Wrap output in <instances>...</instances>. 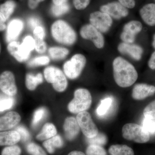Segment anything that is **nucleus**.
I'll return each mask as SVG.
<instances>
[{
	"label": "nucleus",
	"instance_id": "2eb2a0df",
	"mask_svg": "<svg viewBox=\"0 0 155 155\" xmlns=\"http://www.w3.org/2000/svg\"><path fill=\"white\" fill-rule=\"evenodd\" d=\"M24 28V23L21 19H15L10 21L6 28V39L8 43L16 41Z\"/></svg>",
	"mask_w": 155,
	"mask_h": 155
},
{
	"label": "nucleus",
	"instance_id": "c85d7f7f",
	"mask_svg": "<svg viewBox=\"0 0 155 155\" xmlns=\"http://www.w3.org/2000/svg\"><path fill=\"white\" fill-rule=\"evenodd\" d=\"M113 99L111 97L106 98L101 101V104L97 109V114L99 116L105 115L112 105Z\"/></svg>",
	"mask_w": 155,
	"mask_h": 155
},
{
	"label": "nucleus",
	"instance_id": "412c9836",
	"mask_svg": "<svg viewBox=\"0 0 155 155\" xmlns=\"http://www.w3.org/2000/svg\"><path fill=\"white\" fill-rule=\"evenodd\" d=\"M44 76L40 72L36 75L31 73H27L25 75V85L28 90L33 91L38 86L43 83Z\"/></svg>",
	"mask_w": 155,
	"mask_h": 155
},
{
	"label": "nucleus",
	"instance_id": "f3484780",
	"mask_svg": "<svg viewBox=\"0 0 155 155\" xmlns=\"http://www.w3.org/2000/svg\"><path fill=\"white\" fill-rule=\"evenodd\" d=\"M63 128L65 137L69 140L75 139L80 130L77 120L74 117H68L65 119Z\"/></svg>",
	"mask_w": 155,
	"mask_h": 155
},
{
	"label": "nucleus",
	"instance_id": "4468645a",
	"mask_svg": "<svg viewBox=\"0 0 155 155\" xmlns=\"http://www.w3.org/2000/svg\"><path fill=\"white\" fill-rule=\"evenodd\" d=\"M21 117L16 111H10L0 117V131L11 130L19 124Z\"/></svg>",
	"mask_w": 155,
	"mask_h": 155
},
{
	"label": "nucleus",
	"instance_id": "f257e3e1",
	"mask_svg": "<svg viewBox=\"0 0 155 155\" xmlns=\"http://www.w3.org/2000/svg\"><path fill=\"white\" fill-rule=\"evenodd\" d=\"M115 82L120 87H129L133 85L138 78L135 68L128 61L121 57L114 59L113 63Z\"/></svg>",
	"mask_w": 155,
	"mask_h": 155
},
{
	"label": "nucleus",
	"instance_id": "e433bc0d",
	"mask_svg": "<svg viewBox=\"0 0 155 155\" xmlns=\"http://www.w3.org/2000/svg\"><path fill=\"white\" fill-rule=\"evenodd\" d=\"M143 115L145 118L155 119V100L149 104L144 108Z\"/></svg>",
	"mask_w": 155,
	"mask_h": 155
},
{
	"label": "nucleus",
	"instance_id": "f03ea898",
	"mask_svg": "<svg viewBox=\"0 0 155 155\" xmlns=\"http://www.w3.org/2000/svg\"><path fill=\"white\" fill-rule=\"evenodd\" d=\"M51 36L60 44L72 45L77 40V34L68 22L63 19H58L52 23L50 27Z\"/></svg>",
	"mask_w": 155,
	"mask_h": 155
},
{
	"label": "nucleus",
	"instance_id": "7ed1b4c3",
	"mask_svg": "<svg viewBox=\"0 0 155 155\" xmlns=\"http://www.w3.org/2000/svg\"><path fill=\"white\" fill-rule=\"evenodd\" d=\"M43 76L46 81L51 84L56 91L62 93L67 89L68 85L67 76L58 67L48 66L44 70Z\"/></svg>",
	"mask_w": 155,
	"mask_h": 155
},
{
	"label": "nucleus",
	"instance_id": "6e6552de",
	"mask_svg": "<svg viewBox=\"0 0 155 155\" xmlns=\"http://www.w3.org/2000/svg\"><path fill=\"white\" fill-rule=\"evenodd\" d=\"M0 90L7 96L14 97L18 92L16 78L10 70L3 71L0 74Z\"/></svg>",
	"mask_w": 155,
	"mask_h": 155
},
{
	"label": "nucleus",
	"instance_id": "20e7f679",
	"mask_svg": "<svg viewBox=\"0 0 155 155\" xmlns=\"http://www.w3.org/2000/svg\"><path fill=\"white\" fill-rule=\"evenodd\" d=\"M92 97L90 92L85 88H78L74 93V98L68 104V110L72 114H78L86 111L90 107Z\"/></svg>",
	"mask_w": 155,
	"mask_h": 155
},
{
	"label": "nucleus",
	"instance_id": "c9c22d12",
	"mask_svg": "<svg viewBox=\"0 0 155 155\" xmlns=\"http://www.w3.org/2000/svg\"><path fill=\"white\" fill-rule=\"evenodd\" d=\"M21 148L14 145L5 147L2 150L1 155H21Z\"/></svg>",
	"mask_w": 155,
	"mask_h": 155
},
{
	"label": "nucleus",
	"instance_id": "7c9ffc66",
	"mask_svg": "<svg viewBox=\"0 0 155 155\" xmlns=\"http://www.w3.org/2000/svg\"><path fill=\"white\" fill-rule=\"evenodd\" d=\"M21 46L28 53H31L35 50V41L33 37L28 35L25 36L22 39Z\"/></svg>",
	"mask_w": 155,
	"mask_h": 155
},
{
	"label": "nucleus",
	"instance_id": "b1692460",
	"mask_svg": "<svg viewBox=\"0 0 155 155\" xmlns=\"http://www.w3.org/2000/svg\"><path fill=\"white\" fill-rule=\"evenodd\" d=\"M43 144L48 152L52 154L54 152L56 148L63 147L64 141L61 136L57 134L52 138L45 140Z\"/></svg>",
	"mask_w": 155,
	"mask_h": 155
},
{
	"label": "nucleus",
	"instance_id": "8fccbe9b",
	"mask_svg": "<svg viewBox=\"0 0 155 155\" xmlns=\"http://www.w3.org/2000/svg\"><path fill=\"white\" fill-rule=\"evenodd\" d=\"M7 27V25L5 23L0 22V32L5 31V30H6Z\"/></svg>",
	"mask_w": 155,
	"mask_h": 155
},
{
	"label": "nucleus",
	"instance_id": "473e14b6",
	"mask_svg": "<svg viewBox=\"0 0 155 155\" xmlns=\"http://www.w3.org/2000/svg\"><path fill=\"white\" fill-rule=\"evenodd\" d=\"M86 155H107L106 150L101 146L90 144L87 148Z\"/></svg>",
	"mask_w": 155,
	"mask_h": 155
},
{
	"label": "nucleus",
	"instance_id": "39448f33",
	"mask_svg": "<svg viewBox=\"0 0 155 155\" xmlns=\"http://www.w3.org/2000/svg\"><path fill=\"white\" fill-rule=\"evenodd\" d=\"M86 58L84 55L75 54L70 60L64 63L63 72L68 78L74 80L80 76L86 66Z\"/></svg>",
	"mask_w": 155,
	"mask_h": 155
},
{
	"label": "nucleus",
	"instance_id": "bb28decb",
	"mask_svg": "<svg viewBox=\"0 0 155 155\" xmlns=\"http://www.w3.org/2000/svg\"><path fill=\"white\" fill-rule=\"evenodd\" d=\"M51 61L50 57L48 56H37L28 61L27 65L28 67H42L48 65Z\"/></svg>",
	"mask_w": 155,
	"mask_h": 155
},
{
	"label": "nucleus",
	"instance_id": "9b49d317",
	"mask_svg": "<svg viewBox=\"0 0 155 155\" xmlns=\"http://www.w3.org/2000/svg\"><path fill=\"white\" fill-rule=\"evenodd\" d=\"M142 28V25L139 21H130L124 25L120 38L123 42L133 43L137 35L141 31Z\"/></svg>",
	"mask_w": 155,
	"mask_h": 155
},
{
	"label": "nucleus",
	"instance_id": "dca6fc26",
	"mask_svg": "<svg viewBox=\"0 0 155 155\" xmlns=\"http://www.w3.org/2000/svg\"><path fill=\"white\" fill-rule=\"evenodd\" d=\"M118 50L121 54H127L136 61L141 59L143 51L142 48L138 45L125 42L119 45Z\"/></svg>",
	"mask_w": 155,
	"mask_h": 155
},
{
	"label": "nucleus",
	"instance_id": "ea45409f",
	"mask_svg": "<svg viewBox=\"0 0 155 155\" xmlns=\"http://www.w3.org/2000/svg\"><path fill=\"white\" fill-rule=\"evenodd\" d=\"M45 30L43 25H38L33 29V37L35 39L45 40Z\"/></svg>",
	"mask_w": 155,
	"mask_h": 155
},
{
	"label": "nucleus",
	"instance_id": "79ce46f5",
	"mask_svg": "<svg viewBox=\"0 0 155 155\" xmlns=\"http://www.w3.org/2000/svg\"><path fill=\"white\" fill-rule=\"evenodd\" d=\"M90 0H73V5L78 10H84L89 5Z\"/></svg>",
	"mask_w": 155,
	"mask_h": 155
},
{
	"label": "nucleus",
	"instance_id": "393cba45",
	"mask_svg": "<svg viewBox=\"0 0 155 155\" xmlns=\"http://www.w3.org/2000/svg\"><path fill=\"white\" fill-rule=\"evenodd\" d=\"M109 152L111 155H134L133 150L126 145H113L109 148Z\"/></svg>",
	"mask_w": 155,
	"mask_h": 155
},
{
	"label": "nucleus",
	"instance_id": "1a4fd4ad",
	"mask_svg": "<svg viewBox=\"0 0 155 155\" xmlns=\"http://www.w3.org/2000/svg\"><path fill=\"white\" fill-rule=\"evenodd\" d=\"M90 24L100 32L105 33L109 30L113 24L110 16L102 11H95L90 15Z\"/></svg>",
	"mask_w": 155,
	"mask_h": 155
},
{
	"label": "nucleus",
	"instance_id": "4be33fe9",
	"mask_svg": "<svg viewBox=\"0 0 155 155\" xmlns=\"http://www.w3.org/2000/svg\"><path fill=\"white\" fill-rule=\"evenodd\" d=\"M58 130L53 123L48 122L46 123L42 128L40 132L36 136V139L38 140H46L52 138L57 135Z\"/></svg>",
	"mask_w": 155,
	"mask_h": 155
},
{
	"label": "nucleus",
	"instance_id": "de8ad7c7",
	"mask_svg": "<svg viewBox=\"0 0 155 155\" xmlns=\"http://www.w3.org/2000/svg\"><path fill=\"white\" fill-rule=\"evenodd\" d=\"M53 4L56 5H59L67 3L68 0H52Z\"/></svg>",
	"mask_w": 155,
	"mask_h": 155
},
{
	"label": "nucleus",
	"instance_id": "c03bdc74",
	"mask_svg": "<svg viewBox=\"0 0 155 155\" xmlns=\"http://www.w3.org/2000/svg\"><path fill=\"white\" fill-rule=\"evenodd\" d=\"M119 2L127 8H133L135 6V2L134 0H118Z\"/></svg>",
	"mask_w": 155,
	"mask_h": 155
},
{
	"label": "nucleus",
	"instance_id": "c756f323",
	"mask_svg": "<svg viewBox=\"0 0 155 155\" xmlns=\"http://www.w3.org/2000/svg\"><path fill=\"white\" fill-rule=\"evenodd\" d=\"M70 9V7L68 3H66L59 5H53L51 11L53 16L59 17L68 13Z\"/></svg>",
	"mask_w": 155,
	"mask_h": 155
},
{
	"label": "nucleus",
	"instance_id": "3c124183",
	"mask_svg": "<svg viewBox=\"0 0 155 155\" xmlns=\"http://www.w3.org/2000/svg\"><path fill=\"white\" fill-rule=\"evenodd\" d=\"M7 19L5 17L4 15L1 12H0V22L2 23H5L7 21Z\"/></svg>",
	"mask_w": 155,
	"mask_h": 155
},
{
	"label": "nucleus",
	"instance_id": "ddd939ff",
	"mask_svg": "<svg viewBox=\"0 0 155 155\" xmlns=\"http://www.w3.org/2000/svg\"><path fill=\"white\" fill-rule=\"evenodd\" d=\"M7 49L10 55L19 63L26 62L30 57L31 53L25 51L19 41H14L10 42Z\"/></svg>",
	"mask_w": 155,
	"mask_h": 155
},
{
	"label": "nucleus",
	"instance_id": "6ab92c4d",
	"mask_svg": "<svg viewBox=\"0 0 155 155\" xmlns=\"http://www.w3.org/2000/svg\"><path fill=\"white\" fill-rule=\"evenodd\" d=\"M21 140V137L17 130L0 131V146L16 145Z\"/></svg>",
	"mask_w": 155,
	"mask_h": 155
},
{
	"label": "nucleus",
	"instance_id": "a211bd4d",
	"mask_svg": "<svg viewBox=\"0 0 155 155\" xmlns=\"http://www.w3.org/2000/svg\"><path fill=\"white\" fill-rule=\"evenodd\" d=\"M155 93V87L146 84H137L134 87L132 97L134 99L142 100Z\"/></svg>",
	"mask_w": 155,
	"mask_h": 155
},
{
	"label": "nucleus",
	"instance_id": "a878e982",
	"mask_svg": "<svg viewBox=\"0 0 155 155\" xmlns=\"http://www.w3.org/2000/svg\"><path fill=\"white\" fill-rule=\"evenodd\" d=\"M16 7V3L14 1L8 0L4 4L0 5V12L8 20L14 13Z\"/></svg>",
	"mask_w": 155,
	"mask_h": 155
},
{
	"label": "nucleus",
	"instance_id": "603ef678",
	"mask_svg": "<svg viewBox=\"0 0 155 155\" xmlns=\"http://www.w3.org/2000/svg\"><path fill=\"white\" fill-rule=\"evenodd\" d=\"M153 41L152 42V45L153 48L155 49V34L154 35L153 37Z\"/></svg>",
	"mask_w": 155,
	"mask_h": 155
},
{
	"label": "nucleus",
	"instance_id": "37998d69",
	"mask_svg": "<svg viewBox=\"0 0 155 155\" xmlns=\"http://www.w3.org/2000/svg\"><path fill=\"white\" fill-rule=\"evenodd\" d=\"M28 23L29 27L32 30L36 26L41 25L40 20L36 17H30L28 19Z\"/></svg>",
	"mask_w": 155,
	"mask_h": 155
},
{
	"label": "nucleus",
	"instance_id": "cd10ccee",
	"mask_svg": "<svg viewBox=\"0 0 155 155\" xmlns=\"http://www.w3.org/2000/svg\"><path fill=\"white\" fill-rule=\"evenodd\" d=\"M47 114V110L44 107L39 108L35 111L32 118L31 125L32 127H35L44 119Z\"/></svg>",
	"mask_w": 155,
	"mask_h": 155
},
{
	"label": "nucleus",
	"instance_id": "5701e85b",
	"mask_svg": "<svg viewBox=\"0 0 155 155\" xmlns=\"http://www.w3.org/2000/svg\"><path fill=\"white\" fill-rule=\"evenodd\" d=\"M48 53L50 59L54 61L64 60L69 55V49L63 47L54 46L48 49Z\"/></svg>",
	"mask_w": 155,
	"mask_h": 155
},
{
	"label": "nucleus",
	"instance_id": "aec40b11",
	"mask_svg": "<svg viewBox=\"0 0 155 155\" xmlns=\"http://www.w3.org/2000/svg\"><path fill=\"white\" fill-rule=\"evenodd\" d=\"M140 14L143 21L150 26L155 25V4H147L140 11Z\"/></svg>",
	"mask_w": 155,
	"mask_h": 155
},
{
	"label": "nucleus",
	"instance_id": "864d4df0",
	"mask_svg": "<svg viewBox=\"0 0 155 155\" xmlns=\"http://www.w3.org/2000/svg\"><path fill=\"white\" fill-rule=\"evenodd\" d=\"M2 44H1V42H0V54H1V52H2Z\"/></svg>",
	"mask_w": 155,
	"mask_h": 155
},
{
	"label": "nucleus",
	"instance_id": "a18cd8bd",
	"mask_svg": "<svg viewBox=\"0 0 155 155\" xmlns=\"http://www.w3.org/2000/svg\"><path fill=\"white\" fill-rule=\"evenodd\" d=\"M45 0H28V8L31 10H34L37 8L40 3L44 2Z\"/></svg>",
	"mask_w": 155,
	"mask_h": 155
},
{
	"label": "nucleus",
	"instance_id": "f704fd0d",
	"mask_svg": "<svg viewBox=\"0 0 155 155\" xmlns=\"http://www.w3.org/2000/svg\"><path fill=\"white\" fill-rule=\"evenodd\" d=\"M107 136L104 134L98 133L94 137L91 138H87V142L90 144L96 145H104L107 143Z\"/></svg>",
	"mask_w": 155,
	"mask_h": 155
},
{
	"label": "nucleus",
	"instance_id": "72a5a7b5",
	"mask_svg": "<svg viewBox=\"0 0 155 155\" xmlns=\"http://www.w3.org/2000/svg\"><path fill=\"white\" fill-rule=\"evenodd\" d=\"M15 103L13 97L8 96L0 99V112L10 110L13 107Z\"/></svg>",
	"mask_w": 155,
	"mask_h": 155
},
{
	"label": "nucleus",
	"instance_id": "f8f14e48",
	"mask_svg": "<svg viewBox=\"0 0 155 155\" xmlns=\"http://www.w3.org/2000/svg\"><path fill=\"white\" fill-rule=\"evenodd\" d=\"M101 11L108 14L111 17L119 19L127 17L128 11L126 8L119 2H113L102 6L100 8Z\"/></svg>",
	"mask_w": 155,
	"mask_h": 155
},
{
	"label": "nucleus",
	"instance_id": "423d86ee",
	"mask_svg": "<svg viewBox=\"0 0 155 155\" xmlns=\"http://www.w3.org/2000/svg\"><path fill=\"white\" fill-rule=\"evenodd\" d=\"M122 136L125 139L137 143H146L149 141L150 134L143 127L135 123H127L122 129Z\"/></svg>",
	"mask_w": 155,
	"mask_h": 155
},
{
	"label": "nucleus",
	"instance_id": "49530a36",
	"mask_svg": "<svg viewBox=\"0 0 155 155\" xmlns=\"http://www.w3.org/2000/svg\"><path fill=\"white\" fill-rule=\"evenodd\" d=\"M148 66L151 69H155V51L152 54L148 61Z\"/></svg>",
	"mask_w": 155,
	"mask_h": 155
},
{
	"label": "nucleus",
	"instance_id": "4c0bfd02",
	"mask_svg": "<svg viewBox=\"0 0 155 155\" xmlns=\"http://www.w3.org/2000/svg\"><path fill=\"white\" fill-rule=\"evenodd\" d=\"M143 127L150 134H155V119L145 118L143 122Z\"/></svg>",
	"mask_w": 155,
	"mask_h": 155
},
{
	"label": "nucleus",
	"instance_id": "a19ab883",
	"mask_svg": "<svg viewBox=\"0 0 155 155\" xmlns=\"http://www.w3.org/2000/svg\"><path fill=\"white\" fill-rule=\"evenodd\" d=\"M21 137V140L23 141H28L30 137V134L28 130L24 126H19L16 128Z\"/></svg>",
	"mask_w": 155,
	"mask_h": 155
},
{
	"label": "nucleus",
	"instance_id": "9d476101",
	"mask_svg": "<svg viewBox=\"0 0 155 155\" xmlns=\"http://www.w3.org/2000/svg\"><path fill=\"white\" fill-rule=\"evenodd\" d=\"M80 35L82 38L91 41L97 48H102L104 45V39L101 32L91 24L82 26L80 30Z\"/></svg>",
	"mask_w": 155,
	"mask_h": 155
},
{
	"label": "nucleus",
	"instance_id": "58836bf2",
	"mask_svg": "<svg viewBox=\"0 0 155 155\" xmlns=\"http://www.w3.org/2000/svg\"><path fill=\"white\" fill-rule=\"evenodd\" d=\"M35 50L37 53L42 54L46 52L48 50L47 45L45 40L35 39Z\"/></svg>",
	"mask_w": 155,
	"mask_h": 155
},
{
	"label": "nucleus",
	"instance_id": "2f4dec72",
	"mask_svg": "<svg viewBox=\"0 0 155 155\" xmlns=\"http://www.w3.org/2000/svg\"><path fill=\"white\" fill-rule=\"evenodd\" d=\"M26 150L31 155H47L41 147L33 142L28 143L26 146Z\"/></svg>",
	"mask_w": 155,
	"mask_h": 155
},
{
	"label": "nucleus",
	"instance_id": "0eeeda50",
	"mask_svg": "<svg viewBox=\"0 0 155 155\" xmlns=\"http://www.w3.org/2000/svg\"><path fill=\"white\" fill-rule=\"evenodd\" d=\"M76 120L82 133L87 138L94 137L99 133L97 127L92 119L91 116L87 111L77 114Z\"/></svg>",
	"mask_w": 155,
	"mask_h": 155
},
{
	"label": "nucleus",
	"instance_id": "09e8293b",
	"mask_svg": "<svg viewBox=\"0 0 155 155\" xmlns=\"http://www.w3.org/2000/svg\"><path fill=\"white\" fill-rule=\"evenodd\" d=\"M68 155H85L84 153L79 151H72L71 152L69 153Z\"/></svg>",
	"mask_w": 155,
	"mask_h": 155
}]
</instances>
